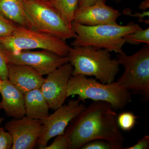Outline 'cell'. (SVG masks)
Masks as SVG:
<instances>
[{"label":"cell","mask_w":149,"mask_h":149,"mask_svg":"<svg viewBox=\"0 0 149 149\" xmlns=\"http://www.w3.org/2000/svg\"><path fill=\"white\" fill-rule=\"evenodd\" d=\"M117 114L106 102H94L71 121L65 133L71 143V149H80L96 140L111 143L116 149L123 148L125 138L116 122Z\"/></svg>","instance_id":"6da1fadb"},{"label":"cell","mask_w":149,"mask_h":149,"mask_svg":"<svg viewBox=\"0 0 149 149\" xmlns=\"http://www.w3.org/2000/svg\"><path fill=\"white\" fill-rule=\"evenodd\" d=\"M71 27L77 35L71 43L72 47L91 46L117 54L124 53L123 50L125 43L124 37L142 29L139 24L133 22L125 25L116 23L93 26L72 22Z\"/></svg>","instance_id":"7a4b0ae2"},{"label":"cell","mask_w":149,"mask_h":149,"mask_svg":"<svg viewBox=\"0 0 149 149\" xmlns=\"http://www.w3.org/2000/svg\"><path fill=\"white\" fill-rule=\"evenodd\" d=\"M73 68L72 75L94 76L103 83L114 82L119 71V63L112 58L110 52L91 46L72 47L68 54Z\"/></svg>","instance_id":"3957f363"},{"label":"cell","mask_w":149,"mask_h":149,"mask_svg":"<svg viewBox=\"0 0 149 149\" xmlns=\"http://www.w3.org/2000/svg\"><path fill=\"white\" fill-rule=\"evenodd\" d=\"M77 95L81 102L86 100L106 102L113 109H122L132 100L131 93L116 82L101 83L82 74L72 75L67 88L68 97Z\"/></svg>","instance_id":"277c9868"},{"label":"cell","mask_w":149,"mask_h":149,"mask_svg":"<svg viewBox=\"0 0 149 149\" xmlns=\"http://www.w3.org/2000/svg\"><path fill=\"white\" fill-rule=\"evenodd\" d=\"M27 28L66 40L75 38L76 33L60 13L47 0H23Z\"/></svg>","instance_id":"5b68a950"},{"label":"cell","mask_w":149,"mask_h":149,"mask_svg":"<svg viewBox=\"0 0 149 149\" xmlns=\"http://www.w3.org/2000/svg\"><path fill=\"white\" fill-rule=\"evenodd\" d=\"M116 59L124 72L116 83L130 93L149 100V45H144L131 55L117 54Z\"/></svg>","instance_id":"8992f818"},{"label":"cell","mask_w":149,"mask_h":149,"mask_svg":"<svg viewBox=\"0 0 149 149\" xmlns=\"http://www.w3.org/2000/svg\"><path fill=\"white\" fill-rule=\"evenodd\" d=\"M0 43L9 52H17L27 50L50 51L61 56H68L71 47L66 40L34 31L17 24L12 35L0 38Z\"/></svg>","instance_id":"52a82bcc"},{"label":"cell","mask_w":149,"mask_h":149,"mask_svg":"<svg viewBox=\"0 0 149 149\" xmlns=\"http://www.w3.org/2000/svg\"><path fill=\"white\" fill-rule=\"evenodd\" d=\"M81 102L79 99L70 100L49 115L42 123V132L37 143L39 149H44L52 138L64 133L68 124L86 107Z\"/></svg>","instance_id":"ba28073f"},{"label":"cell","mask_w":149,"mask_h":149,"mask_svg":"<svg viewBox=\"0 0 149 149\" xmlns=\"http://www.w3.org/2000/svg\"><path fill=\"white\" fill-rule=\"evenodd\" d=\"M6 53L8 63L30 67L42 76L47 75L59 67L69 62L68 56H61L46 50H27L12 52L6 49Z\"/></svg>","instance_id":"9c48e42d"},{"label":"cell","mask_w":149,"mask_h":149,"mask_svg":"<svg viewBox=\"0 0 149 149\" xmlns=\"http://www.w3.org/2000/svg\"><path fill=\"white\" fill-rule=\"evenodd\" d=\"M73 68L69 62L62 65L47 74L40 88L50 108L56 110L68 98L67 88Z\"/></svg>","instance_id":"30bf717a"},{"label":"cell","mask_w":149,"mask_h":149,"mask_svg":"<svg viewBox=\"0 0 149 149\" xmlns=\"http://www.w3.org/2000/svg\"><path fill=\"white\" fill-rule=\"evenodd\" d=\"M5 129L13 139L12 149H32L37 145L43 130L42 121L25 116L13 118L6 123Z\"/></svg>","instance_id":"8fae6325"},{"label":"cell","mask_w":149,"mask_h":149,"mask_svg":"<svg viewBox=\"0 0 149 149\" xmlns=\"http://www.w3.org/2000/svg\"><path fill=\"white\" fill-rule=\"evenodd\" d=\"M121 13L117 10L98 2L93 5L77 8L74 12L72 22L86 26L116 24Z\"/></svg>","instance_id":"7c38bea8"},{"label":"cell","mask_w":149,"mask_h":149,"mask_svg":"<svg viewBox=\"0 0 149 149\" xmlns=\"http://www.w3.org/2000/svg\"><path fill=\"white\" fill-rule=\"evenodd\" d=\"M45 80L42 75L30 67L8 63V80L24 94L41 88Z\"/></svg>","instance_id":"4fadbf2b"},{"label":"cell","mask_w":149,"mask_h":149,"mask_svg":"<svg viewBox=\"0 0 149 149\" xmlns=\"http://www.w3.org/2000/svg\"><path fill=\"white\" fill-rule=\"evenodd\" d=\"M2 109L8 116L19 119L25 116L24 94L8 80H2L0 88Z\"/></svg>","instance_id":"5bb4252c"},{"label":"cell","mask_w":149,"mask_h":149,"mask_svg":"<svg viewBox=\"0 0 149 149\" xmlns=\"http://www.w3.org/2000/svg\"><path fill=\"white\" fill-rule=\"evenodd\" d=\"M24 99L26 116L42 123L47 118L50 108L40 88L24 94Z\"/></svg>","instance_id":"9a60e30c"},{"label":"cell","mask_w":149,"mask_h":149,"mask_svg":"<svg viewBox=\"0 0 149 149\" xmlns=\"http://www.w3.org/2000/svg\"><path fill=\"white\" fill-rule=\"evenodd\" d=\"M0 14L16 24L27 28L23 0H0Z\"/></svg>","instance_id":"2e32d148"},{"label":"cell","mask_w":149,"mask_h":149,"mask_svg":"<svg viewBox=\"0 0 149 149\" xmlns=\"http://www.w3.org/2000/svg\"><path fill=\"white\" fill-rule=\"evenodd\" d=\"M79 0H49V4L57 10L65 21L71 26L74 12L77 8Z\"/></svg>","instance_id":"e0dca14e"},{"label":"cell","mask_w":149,"mask_h":149,"mask_svg":"<svg viewBox=\"0 0 149 149\" xmlns=\"http://www.w3.org/2000/svg\"><path fill=\"white\" fill-rule=\"evenodd\" d=\"M138 118L131 112H123L118 116L116 122L120 129L123 131H130L135 127Z\"/></svg>","instance_id":"ac0fdd59"},{"label":"cell","mask_w":149,"mask_h":149,"mask_svg":"<svg viewBox=\"0 0 149 149\" xmlns=\"http://www.w3.org/2000/svg\"><path fill=\"white\" fill-rule=\"evenodd\" d=\"M125 43L130 45H139L142 43L149 45V27L141 29L126 35L124 37Z\"/></svg>","instance_id":"d6986e66"},{"label":"cell","mask_w":149,"mask_h":149,"mask_svg":"<svg viewBox=\"0 0 149 149\" xmlns=\"http://www.w3.org/2000/svg\"><path fill=\"white\" fill-rule=\"evenodd\" d=\"M17 25L16 23L0 14V38L12 35Z\"/></svg>","instance_id":"ffe728a7"},{"label":"cell","mask_w":149,"mask_h":149,"mask_svg":"<svg viewBox=\"0 0 149 149\" xmlns=\"http://www.w3.org/2000/svg\"><path fill=\"white\" fill-rule=\"evenodd\" d=\"M53 143L44 149H71V143L65 133L56 136Z\"/></svg>","instance_id":"44dd1931"},{"label":"cell","mask_w":149,"mask_h":149,"mask_svg":"<svg viewBox=\"0 0 149 149\" xmlns=\"http://www.w3.org/2000/svg\"><path fill=\"white\" fill-rule=\"evenodd\" d=\"M0 79L8 80V63L7 61L6 49L0 43Z\"/></svg>","instance_id":"7402d4cb"},{"label":"cell","mask_w":149,"mask_h":149,"mask_svg":"<svg viewBox=\"0 0 149 149\" xmlns=\"http://www.w3.org/2000/svg\"><path fill=\"white\" fill-rule=\"evenodd\" d=\"M81 149H116L114 146L108 142L103 140H96L87 143Z\"/></svg>","instance_id":"603a6c76"},{"label":"cell","mask_w":149,"mask_h":149,"mask_svg":"<svg viewBox=\"0 0 149 149\" xmlns=\"http://www.w3.org/2000/svg\"><path fill=\"white\" fill-rule=\"evenodd\" d=\"M13 139L8 131L3 127L0 129V149H12Z\"/></svg>","instance_id":"cb8c5ba5"},{"label":"cell","mask_w":149,"mask_h":149,"mask_svg":"<svg viewBox=\"0 0 149 149\" xmlns=\"http://www.w3.org/2000/svg\"><path fill=\"white\" fill-rule=\"evenodd\" d=\"M123 13L125 15H128L133 17H137L139 18V20L140 22H144L145 24H149V19H145L144 18L146 17H149V11H143L142 13L136 12L135 13H132V10L130 8H126L123 11Z\"/></svg>","instance_id":"d4e9b609"},{"label":"cell","mask_w":149,"mask_h":149,"mask_svg":"<svg viewBox=\"0 0 149 149\" xmlns=\"http://www.w3.org/2000/svg\"><path fill=\"white\" fill-rule=\"evenodd\" d=\"M149 148V136L146 135L138 143L131 146L125 148V149H148Z\"/></svg>","instance_id":"484cf974"},{"label":"cell","mask_w":149,"mask_h":149,"mask_svg":"<svg viewBox=\"0 0 149 149\" xmlns=\"http://www.w3.org/2000/svg\"><path fill=\"white\" fill-rule=\"evenodd\" d=\"M98 2L106 3V0H79L77 8L89 6Z\"/></svg>","instance_id":"4316f807"},{"label":"cell","mask_w":149,"mask_h":149,"mask_svg":"<svg viewBox=\"0 0 149 149\" xmlns=\"http://www.w3.org/2000/svg\"><path fill=\"white\" fill-rule=\"evenodd\" d=\"M149 8V0H144L141 3L139 8L141 10H146Z\"/></svg>","instance_id":"83f0119b"},{"label":"cell","mask_w":149,"mask_h":149,"mask_svg":"<svg viewBox=\"0 0 149 149\" xmlns=\"http://www.w3.org/2000/svg\"><path fill=\"white\" fill-rule=\"evenodd\" d=\"M4 120V118L3 117H0V129H1V125L2 123L3 120Z\"/></svg>","instance_id":"f1b7e54d"},{"label":"cell","mask_w":149,"mask_h":149,"mask_svg":"<svg viewBox=\"0 0 149 149\" xmlns=\"http://www.w3.org/2000/svg\"><path fill=\"white\" fill-rule=\"evenodd\" d=\"M115 1L116 2V3H119L120 2L122 1L123 0H113Z\"/></svg>","instance_id":"f546056e"},{"label":"cell","mask_w":149,"mask_h":149,"mask_svg":"<svg viewBox=\"0 0 149 149\" xmlns=\"http://www.w3.org/2000/svg\"><path fill=\"white\" fill-rule=\"evenodd\" d=\"M2 82V80L0 79V88H1V86Z\"/></svg>","instance_id":"4dcf8cb0"},{"label":"cell","mask_w":149,"mask_h":149,"mask_svg":"<svg viewBox=\"0 0 149 149\" xmlns=\"http://www.w3.org/2000/svg\"><path fill=\"white\" fill-rule=\"evenodd\" d=\"M2 109L1 105V102H0V110Z\"/></svg>","instance_id":"1f68e13d"},{"label":"cell","mask_w":149,"mask_h":149,"mask_svg":"<svg viewBox=\"0 0 149 149\" xmlns=\"http://www.w3.org/2000/svg\"><path fill=\"white\" fill-rule=\"evenodd\" d=\"M47 1H49V0H47Z\"/></svg>","instance_id":"d6a6232c"}]
</instances>
